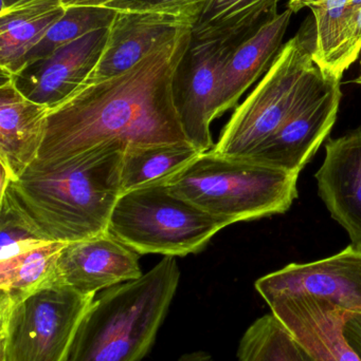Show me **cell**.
Instances as JSON below:
<instances>
[{"mask_svg":"<svg viewBox=\"0 0 361 361\" xmlns=\"http://www.w3.org/2000/svg\"><path fill=\"white\" fill-rule=\"evenodd\" d=\"M193 27H179L131 69L83 87L50 110L37 161L57 162L114 141L126 149L190 143L173 86L192 44Z\"/></svg>","mask_w":361,"mask_h":361,"instance_id":"obj_1","label":"cell"},{"mask_svg":"<svg viewBox=\"0 0 361 361\" xmlns=\"http://www.w3.org/2000/svg\"><path fill=\"white\" fill-rule=\"evenodd\" d=\"M203 154L191 143L127 148L122 160V193L165 185Z\"/></svg>","mask_w":361,"mask_h":361,"instance_id":"obj_20","label":"cell"},{"mask_svg":"<svg viewBox=\"0 0 361 361\" xmlns=\"http://www.w3.org/2000/svg\"><path fill=\"white\" fill-rule=\"evenodd\" d=\"M117 0H61V6L71 8H106Z\"/></svg>","mask_w":361,"mask_h":361,"instance_id":"obj_29","label":"cell"},{"mask_svg":"<svg viewBox=\"0 0 361 361\" xmlns=\"http://www.w3.org/2000/svg\"><path fill=\"white\" fill-rule=\"evenodd\" d=\"M125 149L114 141L57 162L36 160L8 187L49 241L90 239L110 231Z\"/></svg>","mask_w":361,"mask_h":361,"instance_id":"obj_2","label":"cell"},{"mask_svg":"<svg viewBox=\"0 0 361 361\" xmlns=\"http://www.w3.org/2000/svg\"><path fill=\"white\" fill-rule=\"evenodd\" d=\"M61 0L36 2L0 15V68L2 75H17L28 53L63 18Z\"/></svg>","mask_w":361,"mask_h":361,"instance_id":"obj_18","label":"cell"},{"mask_svg":"<svg viewBox=\"0 0 361 361\" xmlns=\"http://www.w3.org/2000/svg\"><path fill=\"white\" fill-rule=\"evenodd\" d=\"M280 0H211L193 27V42L239 44L269 17Z\"/></svg>","mask_w":361,"mask_h":361,"instance_id":"obj_19","label":"cell"},{"mask_svg":"<svg viewBox=\"0 0 361 361\" xmlns=\"http://www.w3.org/2000/svg\"><path fill=\"white\" fill-rule=\"evenodd\" d=\"M324 6H350V0H290L288 8L292 13H297L302 8H313Z\"/></svg>","mask_w":361,"mask_h":361,"instance_id":"obj_28","label":"cell"},{"mask_svg":"<svg viewBox=\"0 0 361 361\" xmlns=\"http://www.w3.org/2000/svg\"><path fill=\"white\" fill-rule=\"evenodd\" d=\"M298 176L249 159L203 152L167 183L170 191L231 224L284 214L296 197Z\"/></svg>","mask_w":361,"mask_h":361,"instance_id":"obj_4","label":"cell"},{"mask_svg":"<svg viewBox=\"0 0 361 361\" xmlns=\"http://www.w3.org/2000/svg\"><path fill=\"white\" fill-rule=\"evenodd\" d=\"M95 298L53 286L0 307V361H65Z\"/></svg>","mask_w":361,"mask_h":361,"instance_id":"obj_7","label":"cell"},{"mask_svg":"<svg viewBox=\"0 0 361 361\" xmlns=\"http://www.w3.org/2000/svg\"><path fill=\"white\" fill-rule=\"evenodd\" d=\"M341 82L324 71L279 130L248 159L299 176L336 122Z\"/></svg>","mask_w":361,"mask_h":361,"instance_id":"obj_8","label":"cell"},{"mask_svg":"<svg viewBox=\"0 0 361 361\" xmlns=\"http://www.w3.org/2000/svg\"><path fill=\"white\" fill-rule=\"evenodd\" d=\"M228 225L157 185L122 193L110 231L137 254L184 257L203 250Z\"/></svg>","mask_w":361,"mask_h":361,"instance_id":"obj_6","label":"cell"},{"mask_svg":"<svg viewBox=\"0 0 361 361\" xmlns=\"http://www.w3.org/2000/svg\"><path fill=\"white\" fill-rule=\"evenodd\" d=\"M345 335L351 347L361 358V313H352L345 326Z\"/></svg>","mask_w":361,"mask_h":361,"instance_id":"obj_27","label":"cell"},{"mask_svg":"<svg viewBox=\"0 0 361 361\" xmlns=\"http://www.w3.org/2000/svg\"><path fill=\"white\" fill-rule=\"evenodd\" d=\"M268 307L309 360L361 361L345 335L347 310L307 296L284 297Z\"/></svg>","mask_w":361,"mask_h":361,"instance_id":"obj_13","label":"cell"},{"mask_svg":"<svg viewBox=\"0 0 361 361\" xmlns=\"http://www.w3.org/2000/svg\"><path fill=\"white\" fill-rule=\"evenodd\" d=\"M360 75L357 76V78H355V80L354 82H356V84L361 85V52H360Z\"/></svg>","mask_w":361,"mask_h":361,"instance_id":"obj_32","label":"cell"},{"mask_svg":"<svg viewBox=\"0 0 361 361\" xmlns=\"http://www.w3.org/2000/svg\"><path fill=\"white\" fill-rule=\"evenodd\" d=\"M305 356H307V355H305ZM307 361H313V360H309V357H307Z\"/></svg>","mask_w":361,"mask_h":361,"instance_id":"obj_34","label":"cell"},{"mask_svg":"<svg viewBox=\"0 0 361 361\" xmlns=\"http://www.w3.org/2000/svg\"><path fill=\"white\" fill-rule=\"evenodd\" d=\"M239 361H307L304 352L273 314L256 319L237 350Z\"/></svg>","mask_w":361,"mask_h":361,"instance_id":"obj_22","label":"cell"},{"mask_svg":"<svg viewBox=\"0 0 361 361\" xmlns=\"http://www.w3.org/2000/svg\"><path fill=\"white\" fill-rule=\"evenodd\" d=\"M313 48L301 32L283 44L271 69L233 112L211 149L214 154L248 159L279 130L324 72Z\"/></svg>","mask_w":361,"mask_h":361,"instance_id":"obj_5","label":"cell"},{"mask_svg":"<svg viewBox=\"0 0 361 361\" xmlns=\"http://www.w3.org/2000/svg\"><path fill=\"white\" fill-rule=\"evenodd\" d=\"M361 52V4L354 6L349 23L341 37V44L333 56L328 73L343 78L352 63L360 59Z\"/></svg>","mask_w":361,"mask_h":361,"instance_id":"obj_25","label":"cell"},{"mask_svg":"<svg viewBox=\"0 0 361 361\" xmlns=\"http://www.w3.org/2000/svg\"><path fill=\"white\" fill-rule=\"evenodd\" d=\"M46 1V0H1V12L0 15L6 14L12 11L18 10V8H25L36 2Z\"/></svg>","mask_w":361,"mask_h":361,"instance_id":"obj_30","label":"cell"},{"mask_svg":"<svg viewBox=\"0 0 361 361\" xmlns=\"http://www.w3.org/2000/svg\"><path fill=\"white\" fill-rule=\"evenodd\" d=\"M66 243L49 242L0 261V307L15 305L53 286L57 260Z\"/></svg>","mask_w":361,"mask_h":361,"instance_id":"obj_21","label":"cell"},{"mask_svg":"<svg viewBox=\"0 0 361 361\" xmlns=\"http://www.w3.org/2000/svg\"><path fill=\"white\" fill-rule=\"evenodd\" d=\"M361 4V0H350V6H358Z\"/></svg>","mask_w":361,"mask_h":361,"instance_id":"obj_33","label":"cell"},{"mask_svg":"<svg viewBox=\"0 0 361 361\" xmlns=\"http://www.w3.org/2000/svg\"><path fill=\"white\" fill-rule=\"evenodd\" d=\"M292 14L288 8L269 17L235 47L223 72L215 118L235 108L242 95L271 69L283 47Z\"/></svg>","mask_w":361,"mask_h":361,"instance_id":"obj_16","label":"cell"},{"mask_svg":"<svg viewBox=\"0 0 361 361\" xmlns=\"http://www.w3.org/2000/svg\"><path fill=\"white\" fill-rule=\"evenodd\" d=\"M254 286L267 305L284 297L307 296L361 313V250L351 244L322 260L292 263L256 280Z\"/></svg>","mask_w":361,"mask_h":361,"instance_id":"obj_9","label":"cell"},{"mask_svg":"<svg viewBox=\"0 0 361 361\" xmlns=\"http://www.w3.org/2000/svg\"><path fill=\"white\" fill-rule=\"evenodd\" d=\"M175 361H214L211 354L205 351H194L184 353Z\"/></svg>","mask_w":361,"mask_h":361,"instance_id":"obj_31","label":"cell"},{"mask_svg":"<svg viewBox=\"0 0 361 361\" xmlns=\"http://www.w3.org/2000/svg\"><path fill=\"white\" fill-rule=\"evenodd\" d=\"M195 23L196 19L180 13L116 11L108 27L103 52L81 88L110 80L131 69L163 38L179 27Z\"/></svg>","mask_w":361,"mask_h":361,"instance_id":"obj_14","label":"cell"},{"mask_svg":"<svg viewBox=\"0 0 361 361\" xmlns=\"http://www.w3.org/2000/svg\"><path fill=\"white\" fill-rule=\"evenodd\" d=\"M175 257L95 296L65 361H141L154 345L177 292Z\"/></svg>","mask_w":361,"mask_h":361,"instance_id":"obj_3","label":"cell"},{"mask_svg":"<svg viewBox=\"0 0 361 361\" xmlns=\"http://www.w3.org/2000/svg\"><path fill=\"white\" fill-rule=\"evenodd\" d=\"M142 275L137 252L107 231L66 244L57 260L53 286H69L82 294L97 296Z\"/></svg>","mask_w":361,"mask_h":361,"instance_id":"obj_12","label":"cell"},{"mask_svg":"<svg viewBox=\"0 0 361 361\" xmlns=\"http://www.w3.org/2000/svg\"><path fill=\"white\" fill-rule=\"evenodd\" d=\"M318 192L331 216L361 250V126L326 144L316 173Z\"/></svg>","mask_w":361,"mask_h":361,"instance_id":"obj_15","label":"cell"},{"mask_svg":"<svg viewBox=\"0 0 361 361\" xmlns=\"http://www.w3.org/2000/svg\"><path fill=\"white\" fill-rule=\"evenodd\" d=\"M10 188L0 193V261L49 243Z\"/></svg>","mask_w":361,"mask_h":361,"instance_id":"obj_24","label":"cell"},{"mask_svg":"<svg viewBox=\"0 0 361 361\" xmlns=\"http://www.w3.org/2000/svg\"><path fill=\"white\" fill-rule=\"evenodd\" d=\"M211 0H117L106 8L114 11H165L189 15L199 20Z\"/></svg>","mask_w":361,"mask_h":361,"instance_id":"obj_26","label":"cell"},{"mask_svg":"<svg viewBox=\"0 0 361 361\" xmlns=\"http://www.w3.org/2000/svg\"><path fill=\"white\" fill-rule=\"evenodd\" d=\"M237 44L193 42L174 80L176 111L189 142L201 152L214 147L210 126L215 120L223 72Z\"/></svg>","mask_w":361,"mask_h":361,"instance_id":"obj_10","label":"cell"},{"mask_svg":"<svg viewBox=\"0 0 361 361\" xmlns=\"http://www.w3.org/2000/svg\"><path fill=\"white\" fill-rule=\"evenodd\" d=\"M116 11L106 8H71L47 32L42 40L28 53L20 66V73L28 66L50 56L55 51L93 30L108 27Z\"/></svg>","mask_w":361,"mask_h":361,"instance_id":"obj_23","label":"cell"},{"mask_svg":"<svg viewBox=\"0 0 361 361\" xmlns=\"http://www.w3.org/2000/svg\"><path fill=\"white\" fill-rule=\"evenodd\" d=\"M110 27V25H108ZM108 27L93 30L13 76L30 101L54 109L78 90L103 52Z\"/></svg>","mask_w":361,"mask_h":361,"instance_id":"obj_11","label":"cell"},{"mask_svg":"<svg viewBox=\"0 0 361 361\" xmlns=\"http://www.w3.org/2000/svg\"><path fill=\"white\" fill-rule=\"evenodd\" d=\"M50 109L30 101L15 86L11 76L0 84V165L13 182L37 160L47 131Z\"/></svg>","mask_w":361,"mask_h":361,"instance_id":"obj_17","label":"cell"}]
</instances>
